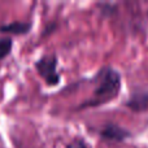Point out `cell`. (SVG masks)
Here are the masks:
<instances>
[{"mask_svg": "<svg viewBox=\"0 0 148 148\" xmlns=\"http://www.w3.org/2000/svg\"><path fill=\"white\" fill-rule=\"evenodd\" d=\"M126 107L134 112H148V90L134 92L126 101Z\"/></svg>", "mask_w": 148, "mask_h": 148, "instance_id": "277c9868", "label": "cell"}, {"mask_svg": "<svg viewBox=\"0 0 148 148\" xmlns=\"http://www.w3.org/2000/svg\"><path fill=\"white\" fill-rule=\"evenodd\" d=\"M121 88V75L114 69H104L99 74V84L94 90L92 96L81 105L84 107H99L112 101L118 95Z\"/></svg>", "mask_w": 148, "mask_h": 148, "instance_id": "6da1fadb", "label": "cell"}, {"mask_svg": "<svg viewBox=\"0 0 148 148\" xmlns=\"http://www.w3.org/2000/svg\"><path fill=\"white\" fill-rule=\"evenodd\" d=\"M35 68L39 75L46 81L48 86H56L60 82V75L57 73V57L56 55H46L35 62Z\"/></svg>", "mask_w": 148, "mask_h": 148, "instance_id": "7a4b0ae2", "label": "cell"}, {"mask_svg": "<svg viewBox=\"0 0 148 148\" xmlns=\"http://www.w3.org/2000/svg\"><path fill=\"white\" fill-rule=\"evenodd\" d=\"M66 148H88V146H87L82 139H74L73 142H70V143L68 144Z\"/></svg>", "mask_w": 148, "mask_h": 148, "instance_id": "52a82bcc", "label": "cell"}, {"mask_svg": "<svg viewBox=\"0 0 148 148\" xmlns=\"http://www.w3.org/2000/svg\"><path fill=\"white\" fill-rule=\"evenodd\" d=\"M31 29L30 22H21V21H16V22L8 23V25L0 26V31L7 34H14V35H20V34H27Z\"/></svg>", "mask_w": 148, "mask_h": 148, "instance_id": "5b68a950", "label": "cell"}, {"mask_svg": "<svg viewBox=\"0 0 148 148\" xmlns=\"http://www.w3.org/2000/svg\"><path fill=\"white\" fill-rule=\"evenodd\" d=\"M13 42L10 38H3L0 39V60H3L4 57H7L12 51Z\"/></svg>", "mask_w": 148, "mask_h": 148, "instance_id": "8992f818", "label": "cell"}, {"mask_svg": "<svg viewBox=\"0 0 148 148\" xmlns=\"http://www.w3.org/2000/svg\"><path fill=\"white\" fill-rule=\"evenodd\" d=\"M100 135H101V138L107 139V140H110V142H121V140H123V139L129 138L130 133L118 125L108 123V125H105L104 127H103V130L100 131Z\"/></svg>", "mask_w": 148, "mask_h": 148, "instance_id": "3957f363", "label": "cell"}]
</instances>
